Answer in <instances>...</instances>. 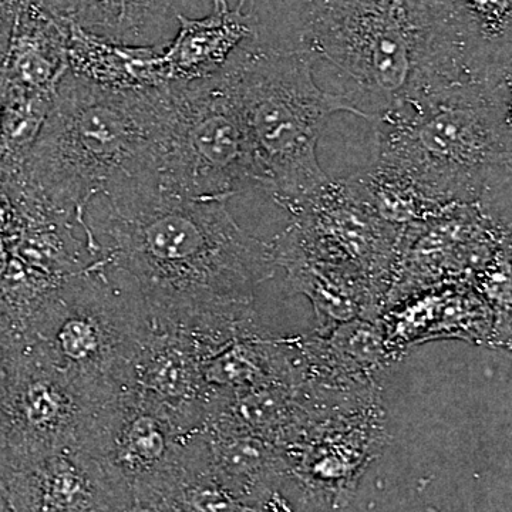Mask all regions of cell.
<instances>
[{
	"label": "cell",
	"mask_w": 512,
	"mask_h": 512,
	"mask_svg": "<svg viewBox=\"0 0 512 512\" xmlns=\"http://www.w3.org/2000/svg\"><path fill=\"white\" fill-rule=\"evenodd\" d=\"M151 184L183 197L228 202L259 191L247 128L224 74L164 86Z\"/></svg>",
	"instance_id": "7"
},
{
	"label": "cell",
	"mask_w": 512,
	"mask_h": 512,
	"mask_svg": "<svg viewBox=\"0 0 512 512\" xmlns=\"http://www.w3.org/2000/svg\"><path fill=\"white\" fill-rule=\"evenodd\" d=\"M460 72L481 83H512V0H424Z\"/></svg>",
	"instance_id": "13"
},
{
	"label": "cell",
	"mask_w": 512,
	"mask_h": 512,
	"mask_svg": "<svg viewBox=\"0 0 512 512\" xmlns=\"http://www.w3.org/2000/svg\"><path fill=\"white\" fill-rule=\"evenodd\" d=\"M212 476L247 507H262L289 477L284 450L268 441L222 424L204 427Z\"/></svg>",
	"instance_id": "17"
},
{
	"label": "cell",
	"mask_w": 512,
	"mask_h": 512,
	"mask_svg": "<svg viewBox=\"0 0 512 512\" xmlns=\"http://www.w3.org/2000/svg\"><path fill=\"white\" fill-rule=\"evenodd\" d=\"M0 490L13 512H126L133 504L126 485L80 444L12 464Z\"/></svg>",
	"instance_id": "11"
},
{
	"label": "cell",
	"mask_w": 512,
	"mask_h": 512,
	"mask_svg": "<svg viewBox=\"0 0 512 512\" xmlns=\"http://www.w3.org/2000/svg\"><path fill=\"white\" fill-rule=\"evenodd\" d=\"M163 106L164 86L123 92L67 72L22 167L0 180V190L83 228L97 195L150 183Z\"/></svg>",
	"instance_id": "2"
},
{
	"label": "cell",
	"mask_w": 512,
	"mask_h": 512,
	"mask_svg": "<svg viewBox=\"0 0 512 512\" xmlns=\"http://www.w3.org/2000/svg\"><path fill=\"white\" fill-rule=\"evenodd\" d=\"M126 512H171L163 504L156 501H133Z\"/></svg>",
	"instance_id": "23"
},
{
	"label": "cell",
	"mask_w": 512,
	"mask_h": 512,
	"mask_svg": "<svg viewBox=\"0 0 512 512\" xmlns=\"http://www.w3.org/2000/svg\"><path fill=\"white\" fill-rule=\"evenodd\" d=\"M82 231L92 264L140 299L154 328L220 343L258 330L256 289L276 266L269 242L248 234L228 201L134 181L93 198Z\"/></svg>",
	"instance_id": "1"
},
{
	"label": "cell",
	"mask_w": 512,
	"mask_h": 512,
	"mask_svg": "<svg viewBox=\"0 0 512 512\" xmlns=\"http://www.w3.org/2000/svg\"><path fill=\"white\" fill-rule=\"evenodd\" d=\"M133 501L163 494L200 454L204 429L191 430L154 397L124 386L97 406L80 440Z\"/></svg>",
	"instance_id": "8"
},
{
	"label": "cell",
	"mask_w": 512,
	"mask_h": 512,
	"mask_svg": "<svg viewBox=\"0 0 512 512\" xmlns=\"http://www.w3.org/2000/svg\"><path fill=\"white\" fill-rule=\"evenodd\" d=\"M60 22L128 46L165 47L183 0H32Z\"/></svg>",
	"instance_id": "15"
},
{
	"label": "cell",
	"mask_w": 512,
	"mask_h": 512,
	"mask_svg": "<svg viewBox=\"0 0 512 512\" xmlns=\"http://www.w3.org/2000/svg\"><path fill=\"white\" fill-rule=\"evenodd\" d=\"M511 116V84L409 97L373 123L372 167L412 188L439 214L476 207L510 224Z\"/></svg>",
	"instance_id": "3"
},
{
	"label": "cell",
	"mask_w": 512,
	"mask_h": 512,
	"mask_svg": "<svg viewBox=\"0 0 512 512\" xmlns=\"http://www.w3.org/2000/svg\"><path fill=\"white\" fill-rule=\"evenodd\" d=\"M245 9L256 42L306 53L372 124L419 82L436 46L424 0H251Z\"/></svg>",
	"instance_id": "4"
},
{
	"label": "cell",
	"mask_w": 512,
	"mask_h": 512,
	"mask_svg": "<svg viewBox=\"0 0 512 512\" xmlns=\"http://www.w3.org/2000/svg\"><path fill=\"white\" fill-rule=\"evenodd\" d=\"M0 512H13L8 500H6L5 495L2 493V490H0Z\"/></svg>",
	"instance_id": "25"
},
{
	"label": "cell",
	"mask_w": 512,
	"mask_h": 512,
	"mask_svg": "<svg viewBox=\"0 0 512 512\" xmlns=\"http://www.w3.org/2000/svg\"><path fill=\"white\" fill-rule=\"evenodd\" d=\"M69 26L32 0H19L0 87L55 97L66 73Z\"/></svg>",
	"instance_id": "16"
},
{
	"label": "cell",
	"mask_w": 512,
	"mask_h": 512,
	"mask_svg": "<svg viewBox=\"0 0 512 512\" xmlns=\"http://www.w3.org/2000/svg\"><path fill=\"white\" fill-rule=\"evenodd\" d=\"M286 211L291 225L271 241L275 247L360 276L387 299L404 228L383 220L352 177L329 178Z\"/></svg>",
	"instance_id": "9"
},
{
	"label": "cell",
	"mask_w": 512,
	"mask_h": 512,
	"mask_svg": "<svg viewBox=\"0 0 512 512\" xmlns=\"http://www.w3.org/2000/svg\"><path fill=\"white\" fill-rule=\"evenodd\" d=\"M254 36V19L245 9V0L235 5L212 0L210 12L202 18L180 13L173 39L160 53L165 86L218 76L239 47Z\"/></svg>",
	"instance_id": "14"
},
{
	"label": "cell",
	"mask_w": 512,
	"mask_h": 512,
	"mask_svg": "<svg viewBox=\"0 0 512 512\" xmlns=\"http://www.w3.org/2000/svg\"><path fill=\"white\" fill-rule=\"evenodd\" d=\"M18 2L19 0H0V8H2V6L16 5Z\"/></svg>",
	"instance_id": "26"
},
{
	"label": "cell",
	"mask_w": 512,
	"mask_h": 512,
	"mask_svg": "<svg viewBox=\"0 0 512 512\" xmlns=\"http://www.w3.org/2000/svg\"><path fill=\"white\" fill-rule=\"evenodd\" d=\"M237 101L254 153L259 191L284 210L329 180L320 167V134L333 114H355L348 101L316 82L313 62L298 50L254 37L221 72Z\"/></svg>",
	"instance_id": "5"
},
{
	"label": "cell",
	"mask_w": 512,
	"mask_h": 512,
	"mask_svg": "<svg viewBox=\"0 0 512 512\" xmlns=\"http://www.w3.org/2000/svg\"><path fill=\"white\" fill-rule=\"evenodd\" d=\"M380 402L339 414L298 446L285 450L289 477L309 497L343 508L369 464L386 446Z\"/></svg>",
	"instance_id": "12"
},
{
	"label": "cell",
	"mask_w": 512,
	"mask_h": 512,
	"mask_svg": "<svg viewBox=\"0 0 512 512\" xmlns=\"http://www.w3.org/2000/svg\"><path fill=\"white\" fill-rule=\"evenodd\" d=\"M16 5L2 6L0 8V74H2L3 60H5L6 50H8L10 33H12L13 20H15Z\"/></svg>",
	"instance_id": "20"
},
{
	"label": "cell",
	"mask_w": 512,
	"mask_h": 512,
	"mask_svg": "<svg viewBox=\"0 0 512 512\" xmlns=\"http://www.w3.org/2000/svg\"><path fill=\"white\" fill-rule=\"evenodd\" d=\"M67 26L70 73L107 89L123 92L165 86L160 66L163 47L121 45L77 26Z\"/></svg>",
	"instance_id": "18"
},
{
	"label": "cell",
	"mask_w": 512,
	"mask_h": 512,
	"mask_svg": "<svg viewBox=\"0 0 512 512\" xmlns=\"http://www.w3.org/2000/svg\"><path fill=\"white\" fill-rule=\"evenodd\" d=\"M252 512H295L292 510L291 505L288 501L282 497L281 493H275L269 498L268 503L262 505V507L254 508Z\"/></svg>",
	"instance_id": "22"
},
{
	"label": "cell",
	"mask_w": 512,
	"mask_h": 512,
	"mask_svg": "<svg viewBox=\"0 0 512 512\" xmlns=\"http://www.w3.org/2000/svg\"><path fill=\"white\" fill-rule=\"evenodd\" d=\"M208 2H210L211 6L212 0H183L184 15L187 16V12H192V10L202 8V6L207 5ZM228 2L231 3V5H235V3L238 2V0H228Z\"/></svg>",
	"instance_id": "24"
},
{
	"label": "cell",
	"mask_w": 512,
	"mask_h": 512,
	"mask_svg": "<svg viewBox=\"0 0 512 512\" xmlns=\"http://www.w3.org/2000/svg\"><path fill=\"white\" fill-rule=\"evenodd\" d=\"M107 397L87 392L26 340L3 386L8 468L56 448L79 444L97 406Z\"/></svg>",
	"instance_id": "10"
},
{
	"label": "cell",
	"mask_w": 512,
	"mask_h": 512,
	"mask_svg": "<svg viewBox=\"0 0 512 512\" xmlns=\"http://www.w3.org/2000/svg\"><path fill=\"white\" fill-rule=\"evenodd\" d=\"M25 342L22 320L0 303V384H5L10 367L19 356Z\"/></svg>",
	"instance_id": "19"
},
{
	"label": "cell",
	"mask_w": 512,
	"mask_h": 512,
	"mask_svg": "<svg viewBox=\"0 0 512 512\" xmlns=\"http://www.w3.org/2000/svg\"><path fill=\"white\" fill-rule=\"evenodd\" d=\"M3 386L0 384V480L9 466L8 427H6L5 404H3Z\"/></svg>",
	"instance_id": "21"
},
{
	"label": "cell",
	"mask_w": 512,
	"mask_h": 512,
	"mask_svg": "<svg viewBox=\"0 0 512 512\" xmlns=\"http://www.w3.org/2000/svg\"><path fill=\"white\" fill-rule=\"evenodd\" d=\"M23 328L29 345L53 366L107 397L127 386L151 322L133 292L89 264L43 292L23 315Z\"/></svg>",
	"instance_id": "6"
}]
</instances>
